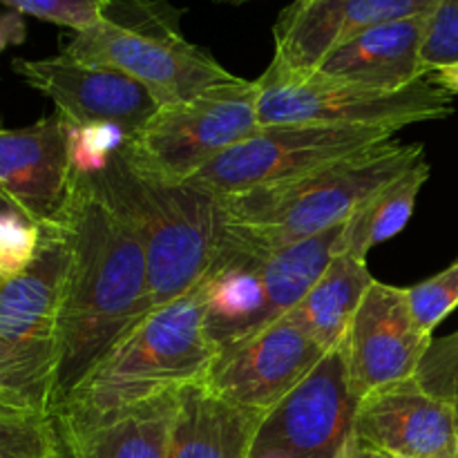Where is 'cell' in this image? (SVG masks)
Segmentation results:
<instances>
[{
    "label": "cell",
    "mask_w": 458,
    "mask_h": 458,
    "mask_svg": "<svg viewBox=\"0 0 458 458\" xmlns=\"http://www.w3.org/2000/svg\"><path fill=\"white\" fill-rule=\"evenodd\" d=\"M58 219L65 228L70 264L58 325L54 416L98 362L152 313L141 240L88 174L74 173Z\"/></svg>",
    "instance_id": "obj_1"
},
{
    "label": "cell",
    "mask_w": 458,
    "mask_h": 458,
    "mask_svg": "<svg viewBox=\"0 0 458 458\" xmlns=\"http://www.w3.org/2000/svg\"><path fill=\"white\" fill-rule=\"evenodd\" d=\"M34 264L0 289V458H54L58 325L70 249L61 219Z\"/></svg>",
    "instance_id": "obj_2"
},
{
    "label": "cell",
    "mask_w": 458,
    "mask_h": 458,
    "mask_svg": "<svg viewBox=\"0 0 458 458\" xmlns=\"http://www.w3.org/2000/svg\"><path fill=\"white\" fill-rule=\"evenodd\" d=\"M217 358L206 334V277L134 327L56 410L58 438L92 432L155 398L201 383Z\"/></svg>",
    "instance_id": "obj_3"
},
{
    "label": "cell",
    "mask_w": 458,
    "mask_h": 458,
    "mask_svg": "<svg viewBox=\"0 0 458 458\" xmlns=\"http://www.w3.org/2000/svg\"><path fill=\"white\" fill-rule=\"evenodd\" d=\"M425 159L396 139L309 174L219 199L226 249L271 253L347 224L371 195Z\"/></svg>",
    "instance_id": "obj_4"
},
{
    "label": "cell",
    "mask_w": 458,
    "mask_h": 458,
    "mask_svg": "<svg viewBox=\"0 0 458 458\" xmlns=\"http://www.w3.org/2000/svg\"><path fill=\"white\" fill-rule=\"evenodd\" d=\"M88 177L141 240L152 311L182 298L208 276L224 242L217 197L141 168L125 148L106 170Z\"/></svg>",
    "instance_id": "obj_5"
},
{
    "label": "cell",
    "mask_w": 458,
    "mask_h": 458,
    "mask_svg": "<svg viewBox=\"0 0 458 458\" xmlns=\"http://www.w3.org/2000/svg\"><path fill=\"white\" fill-rule=\"evenodd\" d=\"M61 54L130 76L159 107L235 79L183 36L182 9L168 0H110L101 18L72 36Z\"/></svg>",
    "instance_id": "obj_6"
},
{
    "label": "cell",
    "mask_w": 458,
    "mask_h": 458,
    "mask_svg": "<svg viewBox=\"0 0 458 458\" xmlns=\"http://www.w3.org/2000/svg\"><path fill=\"white\" fill-rule=\"evenodd\" d=\"M258 85L262 125H343L396 132L411 123L441 121L454 114V97L429 79L401 92H380L320 72L291 70L273 58Z\"/></svg>",
    "instance_id": "obj_7"
},
{
    "label": "cell",
    "mask_w": 458,
    "mask_h": 458,
    "mask_svg": "<svg viewBox=\"0 0 458 458\" xmlns=\"http://www.w3.org/2000/svg\"><path fill=\"white\" fill-rule=\"evenodd\" d=\"M258 106V79L235 76L186 101L161 106L125 150L141 168L173 182H188L262 125Z\"/></svg>",
    "instance_id": "obj_8"
},
{
    "label": "cell",
    "mask_w": 458,
    "mask_h": 458,
    "mask_svg": "<svg viewBox=\"0 0 458 458\" xmlns=\"http://www.w3.org/2000/svg\"><path fill=\"white\" fill-rule=\"evenodd\" d=\"M394 134L392 130L343 125H259L192 174L188 183L224 199L338 164L392 141Z\"/></svg>",
    "instance_id": "obj_9"
},
{
    "label": "cell",
    "mask_w": 458,
    "mask_h": 458,
    "mask_svg": "<svg viewBox=\"0 0 458 458\" xmlns=\"http://www.w3.org/2000/svg\"><path fill=\"white\" fill-rule=\"evenodd\" d=\"M356 407L340 347L268 411L250 458H340L352 443Z\"/></svg>",
    "instance_id": "obj_10"
},
{
    "label": "cell",
    "mask_w": 458,
    "mask_h": 458,
    "mask_svg": "<svg viewBox=\"0 0 458 458\" xmlns=\"http://www.w3.org/2000/svg\"><path fill=\"white\" fill-rule=\"evenodd\" d=\"M325 356V349L284 316L244 343L219 352L204 383L235 405L268 414Z\"/></svg>",
    "instance_id": "obj_11"
},
{
    "label": "cell",
    "mask_w": 458,
    "mask_h": 458,
    "mask_svg": "<svg viewBox=\"0 0 458 458\" xmlns=\"http://www.w3.org/2000/svg\"><path fill=\"white\" fill-rule=\"evenodd\" d=\"M13 72L56 106L67 125L114 123L134 134L152 119L159 103L130 76L110 67L88 65L58 54L52 58H13Z\"/></svg>",
    "instance_id": "obj_12"
},
{
    "label": "cell",
    "mask_w": 458,
    "mask_h": 458,
    "mask_svg": "<svg viewBox=\"0 0 458 458\" xmlns=\"http://www.w3.org/2000/svg\"><path fill=\"white\" fill-rule=\"evenodd\" d=\"M432 343V335L416 327L405 289L374 280L343 344L356 403L416 376Z\"/></svg>",
    "instance_id": "obj_13"
},
{
    "label": "cell",
    "mask_w": 458,
    "mask_h": 458,
    "mask_svg": "<svg viewBox=\"0 0 458 458\" xmlns=\"http://www.w3.org/2000/svg\"><path fill=\"white\" fill-rule=\"evenodd\" d=\"M458 405L411 378L367 394L353 416V441L394 458L454 456Z\"/></svg>",
    "instance_id": "obj_14"
},
{
    "label": "cell",
    "mask_w": 458,
    "mask_h": 458,
    "mask_svg": "<svg viewBox=\"0 0 458 458\" xmlns=\"http://www.w3.org/2000/svg\"><path fill=\"white\" fill-rule=\"evenodd\" d=\"M438 0H293L273 27L276 61L313 72L334 49L389 21L429 16Z\"/></svg>",
    "instance_id": "obj_15"
},
{
    "label": "cell",
    "mask_w": 458,
    "mask_h": 458,
    "mask_svg": "<svg viewBox=\"0 0 458 458\" xmlns=\"http://www.w3.org/2000/svg\"><path fill=\"white\" fill-rule=\"evenodd\" d=\"M70 125L58 114L18 130H0V191L40 228L56 222L72 191Z\"/></svg>",
    "instance_id": "obj_16"
},
{
    "label": "cell",
    "mask_w": 458,
    "mask_h": 458,
    "mask_svg": "<svg viewBox=\"0 0 458 458\" xmlns=\"http://www.w3.org/2000/svg\"><path fill=\"white\" fill-rule=\"evenodd\" d=\"M429 16L371 27L334 49L313 72L380 92H401L429 76L423 63Z\"/></svg>",
    "instance_id": "obj_17"
},
{
    "label": "cell",
    "mask_w": 458,
    "mask_h": 458,
    "mask_svg": "<svg viewBox=\"0 0 458 458\" xmlns=\"http://www.w3.org/2000/svg\"><path fill=\"white\" fill-rule=\"evenodd\" d=\"M267 414L226 401L208 385H186L177 394L170 458H250Z\"/></svg>",
    "instance_id": "obj_18"
},
{
    "label": "cell",
    "mask_w": 458,
    "mask_h": 458,
    "mask_svg": "<svg viewBox=\"0 0 458 458\" xmlns=\"http://www.w3.org/2000/svg\"><path fill=\"white\" fill-rule=\"evenodd\" d=\"M371 284L374 276L367 268V259L338 253L289 318L327 353L335 352L347 340L349 327Z\"/></svg>",
    "instance_id": "obj_19"
},
{
    "label": "cell",
    "mask_w": 458,
    "mask_h": 458,
    "mask_svg": "<svg viewBox=\"0 0 458 458\" xmlns=\"http://www.w3.org/2000/svg\"><path fill=\"white\" fill-rule=\"evenodd\" d=\"M177 394H165L119 419L79 434L61 438L67 458H170Z\"/></svg>",
    "instance_id": "obj_20"
},
{
    "label": "cell",
    "mask_w": 458,
    "mask_h": 458,
    "mask_svg": "<svg viewBox=\"0 0 458 458\" xmlns=\"http://www.w3.org/2000/svg\"><path fill=\"white\" fill-rule=\"evenodd\" d=\"M428 179L429 164L428 159H420L403 177L394 179L376 195H371L344 224L340 253L367 259L371 249L396 237L410 224L419 192L428 183Z\"/></svg>",
    "instance_id": "obj_21"
},
{
    "label": "cell",
    "mask_w": 458,
    "mask_h": 458,
    "mask_svg": "<svg viewBox=\"0 0 458 458\" xmlns=\"http://www.w3.org/2000/svg\"><path fill=\"white\" fill-rule=\"evenodd\" d=\"M130 143V134L114 123L70 125L67 150L74 173L98 174L107 168L112 157Z\"/></svg>",
    "instance_id": "obj_22"
},
{
    "label": "cell",
    "mask_w": 458,
    "mask_h": 458,
    "mask_svg": "<svg viewBox=\"0 0 458 458\" xmlns=\"http://www.w3.org/2000/svg\"><path fill=\"white\" fill-rule=\"evenodd\" d=\"M43 242L38 224L18 210L0 213V289L21 277L34 264Z\"/></svg>",
    "instance_id": "obj_23"
},
{
    "label": "cell",
    "mask_w": 458,
    "mask_h": 458,
    "mask_svg": "<svg viewBox=\"0 0 458 458\" xmlns=\"http://www.w3.org/2000/svg\"><path fill=\"white\" fill-rule=\"evenodd\" d=\"M405 293L416 327L434 335V329L458 307V262L429 280L410 286Z\"/></svg>",
    "instance_id": "obj_24"
},
{
    "label": "cell",
    "mask_w": 458,
    "mask_h": 458,
    "mask_svg": "<svg viewBox=\"0 0 458 458\" xmlns=\"http://www.w3.org/2000/svg\"><path fill=\"white\" fill-rule=\"evenodd\" d=\"M107 3L110 0H0L3 7L67 27L74 34L89 30L101 18Z\"/></svg>",
    "instance_id": "obj_25"
},
{
    "label": "cell",
    "mask_w": 458,
    "mask_h": 458,
    "mask_svg": "<svg viewBox=\"0 0 458 458\" xmlns=\"http://www.w3.org/2000/svg\"><path fill=\"white\" fill-rule=\"evenodd\" d=\"M416 380L428 392L458 405V331L434 340L416 371Z\"/></svg>",
    "instance_id": "obj_26"
},
{
    "label": "cell",
    "mask_w": 458,
    "mask_h": 458,
    "mask_svg": "<svg viewBox=\"0 0 458 458\" xmlns=\"http://www.w3.org/2000/svg\"><path fill=\"white\" fill-rule=\"evenodd\" d=\"M423 63L428 74L458 63V0H438L429 16Z\"/></svg>",
    "instance_id": "obj_27"
},
{
    "label": "cell",
    "mask_w": 458,
    "mask_h": 458,
    "mask_svg": "<svg viewBox=\"0 0 458 458\" xmlns=\"http://www.w3.org/2000/svg\"><path fill=\"white\" fill-rule=\"evenodd\" d=\"M27 38L25 16L13 9H3L0 12V54L12 45H21Z\"/></svg>",
    "instance_id": "obj_28"
},
{
    "label": "cell",
    "mask_w": 458,
    "mask_h": 458,
    "mask_svg": "<svg viewBox=\"0 0 458 458\" xmlns=\"http://www.w3.org/2000/svg\"><path fill=\"white\" fill-rule=\"evenodd\" d=\"M428 79L432 81V83H437L438 88L445 89V92H450L452 97H456L458 94V63H454V65L438 67V70H434Z\"/></svg>",
    "instance_id": "obj_29"
},
{
    "label": "cell",
    "mask_w": 458,
    "mask_h": 458,
    "mask_svg": "<svg viewBox=\"0 0 458 458\" xmlns=\"http://www.w3.org/2000/svg\"><path fill=\"white\" fill-rule=\"evenodd\" d=\"M340 458H394V456L383 454V452H378V450H371V447H367V445H360V443L353 441V437H352V443H349L347 450H344V454Z\"/></svg>",
    "instance_id": "obj_30"
},
{
    "label": "cell",
    "mask_w": 458,
    "mask_h": 458,
    "mask_svg": "<svg viewBox=\"0 0 458 458\" xmlns=\"http://www.w3.org/2000/svg\"><path fill=\"white\" fill-rule=\"evenodd\" d=\"M9 210H18V208L12 204V199L0 191V213H9ZM18 213H21V210H18Z\"/></svg>",
    "instance_id": "obj_31"
},
{
    "label": "cell",
    "mask_w": 458,
    "mask_h": 458,
    "mask_svg": "<svg viewBox=\"0 0 458 458\" xmlns=\"http://www.w3.org/2000/svg\"><path fill=\"white\" fill-rule=\"evenodd\" d=\"M217 3H224V4H244V3H250V0H217Z\"/></svg>",
    "instance_id": "obj_32"
},
{
    "label": "cell",
    "mask_w": 458,
    "mask_h": 458,
    "mask_svg": "<svg viewBox=\"0 0 458 458\" xmlns=\"http://www.w3.org/2000/svg\"><path fill=\"white\" fill-rule=\"evenodd\" d=\"M54 458H67V454H65V452H63V447H61V450H58V454H56V456H54Z\"/></svg>",
    "instance_id": "obj_33"
},
{
    "label": "cell",
    "mask_w": 458,
    "mask_h": 458,
    "mask_svg": "<svg viewBox=\"0 0 458 458\" xmlns=\"http://www.w3.org/2000/svg\"><path fill=\"white\" fill-rule=\"evenodd\" d=\"M454 456L458 458V437H456V450H454Z\"/></svg>",
    "instance_id": "obj_34"
},
{
    "label": "cell",
    "mask_w": 458,
    "mask_h": 458,
    "mask_svg": "<svg viewBox=\"0 0 458 458\" xmlns=\"http://www.w3.org/2000/svg\"><path fill=\"white\" fill-rule=\"evenodd\" d=\"M443 458H456V456H443Z\"/></svg>",
    "instance_id": "obj_35"
}]
</instances>
